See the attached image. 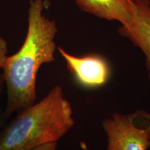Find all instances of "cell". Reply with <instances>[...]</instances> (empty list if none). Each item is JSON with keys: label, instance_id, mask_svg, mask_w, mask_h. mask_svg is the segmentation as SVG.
I'll use <instances>...</instances> for the list:
<instances>
[{"label": "cell", "instance_id": "8", "mask_svg": "<svg viewBox=\"0 0 150 150\" xmlns=\"http://www.w3.org/2000/svg\"><path fill=\"white\" fill-rule=\"evenodd\" d=\"M56 147H57V142H52L44 144L34 148L32 150H56Z\"/></svg>", "mask_w": 150, "mask_h": 150}, {"label": "cell", "instance_id": "6", "mask_svg": "<svg viewBox=\"0 0 150 150\" xmlns=\"http://www.w3.org/2000/svg\"><path fill=\"white\" fill-rule=\"evenodd\" d=\"M82 11L99 18L116 20L124 25L132 16V0H75Z\"/></svg>", "mask_w": 150, "mask_h": 150}, {"label": "cell", "instance_id": "4", "mask_svg": "<svg viewBox=\"0 0 150 150\" xmlns=\"http://www.w3.org/2000/svg\"><path fill=\"white\" fill-rule=\"evenodd\" d=\"M58 50L65 60L67 70L82 87L97 88L105 85L109 80L110 67L103 56L98 54L76 56L61 47H58Z\"/></svg>", "mask_w": 150, "mask_h": 150}, {"label": "cell", "instance_id": "1", "mask_svg": "<svg viewBox=\"0 0 150 150\" xmlns=\"http://www.w3.org/2000/svg\"><path fill=\"white\" fill-rule=\"evenodd\" d=\"M43 8L42 0H31L24 42L17 53L7 56L1 68L7 91L6 118L34 104L38 72L55 60L58 28L54 20L43 15Z\"/></svg>", "mask_w": 150, "mask_h": 150}, {"label": "cell", "instance_id": "7", "mask_svg": "<svg viewBox=\"0 0 150 150\" xmlns=\"http://www.w3.org/2000/svg\"><path fill=\"white\" fill-rule=\"evenodd\" d=\"M7 52H8V46L6 40L3 38L0 37V69L2 68L4 63L6 59Z\"/></svg>", "mask_w": 150, "mask_h": 150}, {"label": "cell", "instance_id": "2", "mask_svg": "<svg viewBox=\"0 0 150 150\" xmlns=\"http://www.w3.org/2000/svg\"><path fill=\"white\" fill-rule=\"evenodd\" d=\"M74 125L72 105L56 85L40 102L19 111L0 131V150H32L57 142Z\"/></svg>", "mask_w": 150, "mask_h": 150}, {"label": "cell", "instance_id": "5", "mask_svg": "<svg viewBox=\"0 0 150 150\" xmlns=\"http://www.w3.org/2000/svg\"><path fill=\"white\" fill-rule=\"evenodd\" d=\"M119 34L126 38L144 54L145 69L150 80V1L132 0L130 22L121 25Z\"/></svg>", "mask_w": 150, "mask_h": 150}, {"label": "cell", "instance_id": "9", "mask_svg": "<svg viewBox=\"0 0 150 150\" xmlns=\"http://www.w3.org/2000/svg\"><path fill=\"white\" fill-rule=\"evenodd\" d=\"M4 85V76L2 72H0V95L2 93Z\"/></svg>", "mask_w": 150, "mask_h": 150}, {"label": "cell", "instance_id": "3", "mask_svg": "<svg viewBox=\"0 0 150 150\" xmlns=\"http://www.w3.org/2000/svg\"><path fill=\"white\" fill-rule=\"evenodd\" d=\"M107 137V150H147L150 147V112L136 110L116 112L102 124Z\"/></svg>", "mask_w": 150, "mask_h": 150}]
</instances>
